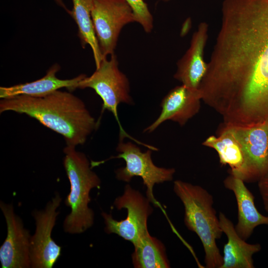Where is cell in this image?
I'll use <instances>...</instances> for the list:
<instances>
[{
  "label": "cell",
  "mask_w": 268,
  "mask_h": 268,
  "mask_svg": "<svg viewBox=\"0 0 268 268\" xmlns=\"http://www.w3.org/2000/svg\"><path fill=\"white\" fill-rule=\"evenodd\" d=\"M134 246L132 259L134 268H170L165 246L149 232L140 238Z\"/></svg>",
  "instance_id": "18"
},
{
  "label": "cell",
  "mask_w": 268,
  "mask_h": 268,
  "mask_svg": "<svg viewBox=\"0 0 268 268\" xmlns=\"http://www.w3.org/2000/svg\"><path fill=\"white\" fill-rule=\"evenodd\" d=\"M208 30V25L206 22L199 24L192 35L189 49L177 63L174 78L193 90H199L207 70L203 54Z\"/></svg>",
  "instance_id": "13"
},
{
  "label": "cell",
  "mask_w": 268,
  "mask_h": 268,
  "mask_svg": "<svg viewBox=\"0 0 268 268\" xmlns=\"http://www.w3.org/2000/svg\"><path fill=\"white\" fill-rule=\"evenodd\" d=\"M222 231L227 238L223 248L220 268H254L253 256L260 251L259 244H250L237 233L232 222L222 212L219 214Z\"/></svg>",
  "instance_id": "16"
},
{
  "label": "cell",
  "mask_w": 268,
  "mask_h": 268,
  "mask_svg": "<svg viewBox=\"0 0 268 268\" xmlns=\"http://www.w3.org/2000/svg\"><path fill=\"white\" fill-rule=\"evenodd\" d=\"M150 203L148 199L139 191L126 185L123 194L115 199L114 205L119 210L126 209L127 217L118 221L114 219L111 213L102 212L105 232L117 234L135 245L140 238L148 233L147 219L153 211Z\"/></svg>",
  "instance_id": "7"
},
{
  "label": "cell",
  "mask_w": 268,
  "mask_h": 268,
  "mask_svg": "<svg viewBox=\"0 0 268 268\" xmlns=\"http://www.w3.org/2000/svg\"><path fill=\"white\" fill-rule=\"evenodd\" d=\"M130 5L138 23L147 33L153 28V18L147 3L143 0H125Z\"/></svg>",
  "instance_id": "19"
},
{
  "label": "cell",
  "mask_w": 268,
  "mask_h": 268,
  "mask_svg": "<svg viewBox=\"0 0 268 268\" xmlns=\"http://www.w3.org/2000/svg\"><path fill=\"white\" fill-rule=\"evenodd\" d=\"M258 188L265 209L268 213V172L259 180Z\"/></svg>",
  "instance_id": "20"
},
{
  "label": "cell",
  "mask_w": 268,
  "mask_h": 268,
  "mask_svg": "<svg viewBox=\"0 0 268 268\" xmlns=\"http://www.w3.org/2000/svg\"><path fill=\"white\" fill-rule=\"evenodd\" d=\"M230 125L243 158V166L234 176L245 183L258 182L268 172V122L246 126Z\"/></svg>",
  "instance_id": "8"
},
{
  "label": "cell",
  "mask_w": 268,
  "mask_h": 268,
  "mask_svg": "<svg viewBox=\"0 0 268 268\" xmlns=\"http://www.w3.org/2000/svg\"><path fill=\"white\" fill-rule=\"evenodd\" d=\"M64 152V166L70 186L65 203L70 208V212L66 217L63 227L66 232L80 234L94 223V213L88 206L90 192L93 188H100L101 180L92 170L86 155L76 151L75 146L66 145Z\"/></svg>",
  "instance_id": "4"
},
{
  "label": "cell",
  "mask_w": 268,
  "mask_h": 268,
  "mask_svg": "<svg viewBox=\"0 0 268 268\" xmlns=\"http://www.w3.org/2000/svg\"><path fill=\"white\" fill-rule=\"evenodd\" d=\"M56 3L64 9H65L69 14H70V10H69L66 6V4L64 2L63 0H54Z\"/></svg>",
  "instance_id": "21"
},
{
  "label": "cell",
  "mask_w": 268,
  "mask_h": 268,
  "mask_svg": "<svg viewBox=\"0 0 268 268\" xmlns=\"http://www.w3.org/2000/svg\"><path fill=\"white\" fill-rule=\"evenodd\" d=\"M7 228L6 237L0 247L2 268H31L29 230L24 227L21 218L16 215L12 204L0 202Z\"/></svg>",
  "instance_id": "11"
},
{
  "label": "cell",
  "mask_w": 268,
  "mask_h": 268,
  "mask_svg": "<svg viewBox=\"0 0 268 268\" xmlns=\"http://www.w3.org/2000/svg\"><path fill=\"white\" fill-rule=\"evenodd\" d=\"M93 0H72V9L69 15L77 26V36L81 47L89 45L92 50L96 68L104 59L95 34L91 16Z\"/></svg>",
  "instance_id": "17"
},
{
  "label": "cell",
  "mask_w": 268,
  "mask_h": 268,
  "mask_svg": "<svg viewBox=\"0 0 268 268\" xmlns=\"http://www.w3.org/2000/svg\"><path fill=\"white\" fill-rule=\"evenodd\" d=\"M116 150L119 153L117 156H112L101 161H91V167L93 168L111 159H123L126 166L115 171L116 178L120 181L129 182L134 177H140L146 187V197L155 207H161L160 204L153 194L154 186L156 184L172 180L175 169L156 166L151 159L152 150L148 149L143 152L138 146L132 142H124L123 140H120Z\"/></svg>",
  "instance_id": "6"
},
{
  "label": "cell",
  "mask_w": 268,
  "mask_h": 268,
  "mask_svg": "<svg viewBox=\"0 0 268 268\" xmlns=\"http://www.w3.org/2000/svg\"><path fill=\"white\" fill-rule=\"evenodd\" d=\"M91 16L104 58L115 53L123 28L136 22L132 8L125 0H93Z\"/></svg>",
  "instance_id": "9"
},
{
  "label": "cell",
  "mask_w": 268,
  "mask_h": 268,
  "mask_svg": "<svg viewBox=\"0 0 268 268\" xmlns=\"http://www.w3.org/2000/svg\"><path fill=\"white\" fill-rule=\"evenodd\" d=\"M90 88L100 97L103 101L102 111L111 112L115 117L119 127V139L123 140L128 137L148 148L150 145L141 142L129 135L123 129L119 120L118 107L120 103L133 104L130 95L129 79L120 70L117 56L114 54L109 59L104 58L99 67L89 76L86 75L78 82L77 88Z\"/></svg>",
  "instance_id": "5"
},
{
  "label": "cell",
  "mask_w": 268,
  "mask_h": 268,
  "mask_svg": "<svg viewBox=\"0 0 268 268\" xmlns=\"http://www.w3.org/2000/svg\"><path fill=\"white\" fill-rule=\"evenodd\" d=\"M221 19L202 101L225 123L268 122V0H223Z\"/></svg>",
  "instance_id": "1"
},
{
  "label": "cell",
  "mask_w": 268,
  "mask_h": 268,
  "mask_svg": "<svg viewBox=\"0 0 268 268\" xmlns=\"http://www.w3.org/2000/svg\"><path fill=\"white\" fill-rule=\"evenodd\" d=\"M62 199L57 193L44 209L34 210L36 230L30 242L31 268H52L61 255L62 247L51 236Z\"/></svg>",
  "instance_id": "10"
},
{
  "label": "cell",
  "mask_w": 268,
  "mask_h": 268,
  "mask_svg": "<svg viewBox=\"0 0 268 268\" xmlns=\"http://www.w3.org/2000/svg\"><path fill=\"white\" fill-rule=\"evenodd\" d=\"M201 96L199 90H193L183 84L171 89L161 102V111L157 119L143 131L152 133L167 120L177 123L181 126L200 111Z\"/></svg>",
  "instance_id": "12"
},
{
  "label": "cell",
  "mask_w": 268,
  "mask_h": 268,
  "mask_svg": "<svg viewBox=\"0 0 268 268\" xmlns=\"http://www.w3.org/2000/svg\"><path fill=\"white\" fill-rule=\"evenodd\" d=\"M163 0V1H169L170 0Z\"/></svg>",
  "instance_id": "22"
},
{
  "label": "cell",
  "mask_w": 268,
  "mask_h": 268,
  "mask_svg": "<svg viewBox=\"0 0 268 268\" xmlns=\"http://www.w3.org/2000/svg\"><path fill=\"white\" fill-rule=\"evenodd\" d=\"M173 190L183 204L184 223L200 238L207 268H220L223 256L216 244L223 233L213 207V197L201 186L181 180L174 182Z\"/></svg>",
  "instance_id": "3"
},
{
  "label": "cell",
  "mask_w": 268,
  "mask_h": 268,
  "mask_svg": "<svg viewBox=\"0 0 268 268\" xmlns=\"http://www.w3.org/2000/svg\"><path fill=\"white\" fill-rule=\"evenodd\" d=\"M60 69V65L55 64L47 70L45 75L39 79L8 87L1 86L0 97L6 99L21 95L43 97L62 88L72 91L77 88L78 82L86 75L80 74L71 79H60L56 76V73Z\"/></svg>",
  "instance_id": "15"
},
{
  "label": "cell",
  "mask_w": 268,
  "mask_h": 268,
  "mask_svg": "<svg viewBox=\"0 0 268 268\" xmlns=\"http://www.w3.org/2000/svg\"><path fill=\"white\" fill-rule=\"evenodd\" d=\"M225 188L231 191L236 198L237 222L235 226L238 234L247 240L255 228L260 225H268V216L262 214L255 204L254 197L241 179L229 174L223 181Z\"/></svg>",
  "instance_id": "14"
},
{
  "label": "cell",
  "mask_w": 268,
  "mask_h": 268,
  "mask_svg": "<svg viewBox=\"0 0 268 268\" xmlns=\"http://www.w3.org/2000/svg\"><path fill=\"white\" fill-rule=\"evenodd\" d=\"M10 111L34 118L63 135L67 145L75 147L83 144L98 125L81 99L59 90L43 97L2 99L0 113Z\"/></svg>",
  "instance_id": "2"
}]
</instances>
